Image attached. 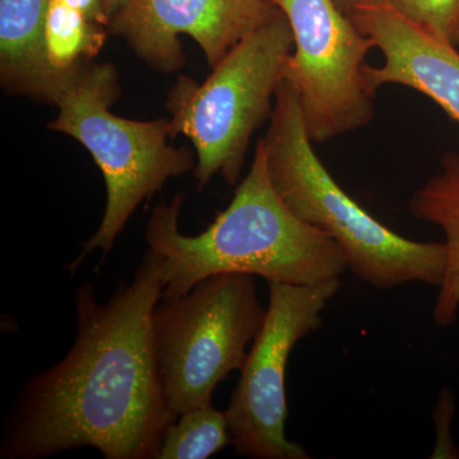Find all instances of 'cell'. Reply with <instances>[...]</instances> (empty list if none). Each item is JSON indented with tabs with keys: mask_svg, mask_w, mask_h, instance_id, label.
<instances>
[{
	"mask_svg": "<svg viewBox=\"0 0 459 459\" xmlns=\"http://www.w3.org/2000/svg\"><path fill=\"white\" fill-rule=\"evenodd\" d=\"M161 256L148 249L128 285L99 303L92 282L75 291L77 334L57 364L18 392L0 440L2 459H41L93 448L105 459H156L175 422L152 343L162 296Z\"/></svg>",
	"mask_w": 459,
	"mask_h": 459,
	"instance_id": "6da1fadb",
	"label": "cell"
},
{
	"mask_svg": "<svg viewBox=\"0 0 459 459\" xmlns=\"http://www.w3.org/2000/svg\"><path fill=\"white\" fill-rule=\"evenodd\" d=\"M45 36L48 56L59 71H72L91 62L107 40L101 25L62 0H50Z\"/></svg>",
	"mask_w": 459,
	"mask_h": 459,
	"instance_id": "4fadbf2b",
	"label": "cell"
},
{
	"mask_svg": "<svg viewBox=\"0 0 459 459\" xmlns=\"http://www.w3.org/2000/svg\"><path fill=\"white\" fill-rule=\"evenodd\" d=\"M255 277L213 274L186 294L160 299L153 309V352L175 418L212 403L216 386L246 365L267 316Z\"/></svg>",
	"mask_w": 459,
	"mask_h": 459,
	"instance_id": "8992f818",
	"label": "cell"
},
{
	"mask_svg": "<svg viewBox=\"0 0 459 459\" xmlns=\"http://www.w3.org/2000/svg\"><path fill=\"white\" fill-rule=\"evenodd\" d=\"M184 195L155 207L147 222L148 249L161 256L162 296L188 292L219 273H247L268 283L316 285L349 270L331 237L304 222L272 186L262 138L247 177L228 208L199 235H184L179 214Z\"/></svg>",
	"mask_w": 459,
	"mask_h": 459,
	"instance_id": "7a4b0ae2",
	"label": "cell"
},
{
	"mask_svg": "<svg viewBox=\"0 0 459 459\" xmlns=\"http://www.w3.org/2000/svg\"><path fill=\"white\" fill-rule=\"evenodd\" d=\"M334 2L347 14L353 5L359 4V3L373 2V0H334Z\"/></svg>",
	"mask_w": 459,
	"mask_h": 459,
	"instance_id": "ac0fdd59",
	"label": "cell"
},
{
	"mask_svg": "<svg viewBox=\"0 0 459 459\" xmlns=\"http://www.w3.org/2000/svg\"><path fill=\"white\" fill-rule=\"evenodd\" d=\"M231 443L226 411L213 404L181 413L162 437L156 459H205Z\"/></svg>",
	"mask_w": 459,
	"mask_h": 459,
	"instance_id": "5bb4252c",
	"label": "cell"
},
{
	"mask_svg": "<svg viewBox=\"0 0 459 459\" xmlns=\"http://www.w3.org/2000/svg\"><path fill=\"white\" fill-rule=\"evenodd\" d=\"M292 49L294 33L279 9L235 45L204 82L178 78L169 93V129L170 138L183 134L192 142L199 190L216 175L229 186L238 183L250 138L273 111L272 99Z\"/></svg>",
	"mask_w": 459,
	"mask_h": 459,
	"instance_id": "5b68a950",
	"label": "cell"
},
{
	"mask_svg": "<svg viewBox=\"0 0 459 459\" xmlns=\"http://www.w3.org/2000/svg\"><path fill=\"white\" fill-rule=\"evenodd\" d=\"M267 316L247 352L228 415L235 453L252 459H310L286 437V368L299 341L322 327V313L341 279L316 285L268 283Z\"/></svg>",
	"mask_w": 459,
	"mask_h": 459,
	"instance_id": "ba28073f",
	"label": "cell"
},
{
	"mask_svg": "<svg viewBox=\"0 0 459 459\" xmlns=\"http://www.w3.org/2000/svg\"><path fill=\"white\" fill-rule=\"evenodd\" d=\"M410 211L415 219L437 226L444 234L446 272L433 316L437 325L449 327L459 312V153H444L440 171L416 190Z\"/></svg>",
	"mask_w": 459,
	"mask_h": 459,
	"instance_id": "7c38bea8",
	"label": "cell"
},
{
	"mask_svg": "<svg viewBox=\"0 0 459 459\" xmlns=\"http://www.w3.org/2000/svg\"><path fill=\"white\" fill-rule=\"evenodd\" d=\"M49 5L50 0H0V83L11 95L54 105L80 66L59 71L51 65L45 36Z\"/></svg>",
	"mask_w": 459,
	"mask_h": 459,
	"instance_id": "8fae6325",
	"label": "cell"
},
{
	"mask_svg": "<svg viewBox=\"0 0 459 459\" xmlns=\"http://www.w3.org/2000/svg\"><path fill=\"white\" fill-rule=\"evenodd\" d=\"M119 95L115 66L89 62L74 72L54 104L57 117L49 129L82 143L107 186L101 223L66 268L72 274L77 273L93 250L101 249L104 256L111 252L142 202L152 198L171 178L195 169L189 148L168 143L169 119L140 122L111 113L110 107Z\"/></svg>",
	"mask_w": 459,
	"mask_h": 459,
	"instance_id": "277c9868",
	"label": "cell"
},
{
	"mask_svg": "<svg viewBox=\"0 0 459 459\" xmlns=\"http://www.w3.org/2000/svg\"><path fill=\"white\" fill-rule=\"evenodd\" d=\"M402 16L459 48V0H388Z\"/></svg>",
	"mask_w": 459,
	"mask_h": 459,
	"instance_id": "9a60e30c",
	"label": "cell"
},
{
	"mask_svg": "<svg viewBox=\"0 0 459 459\" xmlns=\"http://www.w3.org/2000/svg\"><path fill=\"white\" fill-rule=\"evenodd\" d=\"M126 0H104L105 12H107L108 20L113 18L114 14L124 7Z\"/></svg>",
	"mask_w": 459,
	"mask_h": 459,
	"instance_id": "e0dca14e",
	"label": "cell"
},
{
	"mask_svg": "<svg viewBox=\"0 0 459 459\" xmlns=\"http://www.w3.org/2000/svg\"><path fill=\"white\" fill-rule=\"evenodd\" d=\"M62 2L69 7L82 12L84 16L92 22L101 26L110 23L107 12H105L104 0H62Z\"/></svg>",
	"mask_w": 459,
	"mask_h": 459,
	"instance_id": "2e32d148",
	"label": "cell"
},
{
	"mask_svg": "<svg viewBox=\"0 0 459 459\" xmlns=\"http://www.w3.org/2000/svg\"><path fill=\"white\" fill-rule=\"evenodd\" d=\"M270 119L262 142L272 186L299 219L336 241L349 270L377 290L415 282L440 286L444 243L402 237L344 192L316 155L298 95L286 80Z\"/></svg>",
	"mask_w": 459,
	"mask_h": 459,
	"instance_id": "3957f363",
	"label": "cell"
},
{
	"mask_svg": "<svg viewBox=\"0 0 459 459\" xmlns=\"http://www.w3.org/2000/svg\"><path fill=\"white\" fill-rule=\"evenodd\" d=\"M347 14L385 57L382 65L364 68L373 95L385 84L410 87L459 124L458 48L402 16L388 0L359 3Z\"/></svg>",
	"mask_w": 459,
	"mask_h": 459,
	"instance_id": "30bf717a",
	"label": "cell"
},
{
	"mask_svg": "<svg viewBox=\"0 0 459 459\" xmlns=\"http://www.w3.org/2000/svg\"><path fill=\"white\" fill-rule=\"evenodd\" d=\"M277 12L270 0H126L108 26L144 63L171 74L186 65L180 35L193 38L213 68Z\"/></svg>",
	"mask_w": 459,
	"mask_h": 459,
	"instance_id": "9c48e42d",
	"label": "cell"
},
{
	"mask_svg": "<svg viewBox=\"0 0 459 459\" xmlns=\"http://www.w3.org/2000/svg\"><path fill=\"white\" fill-rule=\"evenodd\" d=\"M270 2L294 33L285 80L298 95L310 140L325 143L367 126L376 114L364 74L374 41L334 0Z\"/></svg>",
	"mask_w": 459,
	"mask_h": 459,
	"instance_id": "52a82bcc",
	"label": "cell"
}]
</instances>
